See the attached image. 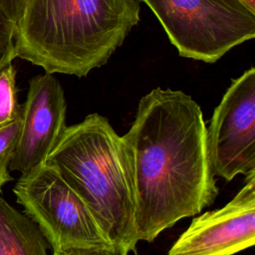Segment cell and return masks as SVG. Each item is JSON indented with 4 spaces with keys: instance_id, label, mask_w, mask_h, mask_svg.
Masks as SVG:
<instances>
[{
    "instance_id": "obj_11",
    "label": "cell",
    "mask_w": 255,
    "mask_h": 255,
    "mask_svg": "<svg viewBox=\"0 0 255 255\" xmlns=\"http://www.w3.org/2000/svg\"><path fill=\"white\" fill-rule=\"evenodd\" d=\"M22 125L21 113L10 123L0 126V189L13 180L9 173V164L14 153Z\"/></svg>"
},
{
    "instance_id": "obj_1",
    "label": "cell",
    "mask_w": 255,
    "mask_h": 255,
    "mask_svg": "<svg viewBox=\"0 0 255 255\" xmlns=\"http://www.w3.org/2000/svg\"><path fill=\"white\" fill-rule=\"evenodd\" d=\"M129 162L135 240L152 242L217 197L200 106L187 94L155 88L141 97L123 136Z\"/></svg>"
},
{
    "instance_id": "obj_12",
    "label": "cell",
    "mask_w": 255,
    "mask_h": 255,
    "mask_svg": "<svg viewBox=\"0 0 255 255\" xmlns=\"http://www.w3.org/2000/svg\"><path fill=\"white\" fill-rule=\"evenodd\" d=\"M15 34L16 24L0 4V69L12 63L16 58Z\"/></svg>"
},
{
    "instance_id": "obj_4",
    "label": "cell",
    "mask_w": 255,
    "mask_h": 255,
    "mask_svg": "<svg viewBox=\"0 0 255 255\" xmlns=\"http://www.w3.org/2000/svg\"><path fill=\"white\" fill-rule=\"evenodd\" d=\"M155 15L179 56L212 64L255 37V11L242 0H138Z\"/></svg>"
},
{
    "instance_id": "obj_13",
    "label": "cell",
    "mask_w": 255,
    "mask_h": 255,
    "mask_svg": "<svg viewBox=\"0 0 255 255\" xmlns=\"http://www.w3.org/2000/svg\"><path fill=\"white\" fill-rule=\"evenodd\" d=\"M127 248L119 245L91 248H68L53 250V255H128Z\"/></svg>"
},
{
    "instance_id": "obj_15",
    "label": "cell",
    "mask_w": 255,
    "mask_h": 255,
    "mask_svg": "<svg viewBox=\"0 0 255 255\" xmlns=\"http://www.w3.org/2000/svg\"><path fill=\"white\" fill-rule=\"evenodd\" d=\"M251 10L255 11V0H242Z\"/></svg>"
},
{
    "instance_id": "obj_8",
    "label": "cell",
    "mask_w": 255,
    "mask_h": 255,
    "mask_svg": "<svg viewBox=\"0 0 255 255\" xmlns=\"http://www.w3.org/2000/svg\"><path fill=\"white\" fill-rule=\"evenodd\" d=\"M66 115L64 90L54 74L45 73L30 79L9 170L24 174L43 164L67 127Z\"/></svg>"
},
{
    "instance_id": "obj_10",
    "label": "cell",
    "mask_w": 255,
    "mask_h": 255,
    "mask_svg": "<svg viewBox=\"0 0 255 255\" xmlns=\"http://www.w3.org/2000/svg\"><path fill=\"white\" fill-rule=\"evenodd\" d=\"M21 113L17 102L16 69L12 63L0 69V126L13 121Z\"/></svg>"
},
{
    "instance_id": "obj_7",
    "label": "cell",
    "mask_w": 255,
    "mask_h": 255,
    "mask_svg": "<svg viewBox=\"0 0 255 255\" xmlns=\"http://www.w3.org/2000/svg\"><path fill=\"white\" fill-rule=\"evenodd\" d=\"M255 243V171L223 207L192 219L167 255H233Z\"/></svg>"
},
{
    "instance_id": "obj_2",
    "label": "cell",
    "mask_w": 255,
    "mask_h": 255,
    "mask_svg": "<svg viewBox=\"0 0 255 255\" xmlns=\"http://www.w3.org/2000/svg\"><path fill=\"white\" fill-rule=\"evenodd\" d=\"M139 10L138 0H27L16 57L49 74L86 77L123 45Z\"/></svg>"
},
{
    "instance_id": "obj_14",
    "label": "cell",
    "mask_w": 255,
    "mask_h": 255,
    "mask_svg": "<svg viewBox=\"0 0 255 255\" xmlns=\"http://www.w3.org/2000/svg\"><path fill=\"white\" fill-rule=\"evenodd\" d=\"M26 2L27 0H0L3 9L16 25L22 16Z\"/></svg>"
},
{
    "instance_id": "obj_5",
    "label": "cell",
    "mask_w": 255,
    "mask_h": 255,
    "mask_svg": "<svg viewBox=\"0 0 255 255\" xmlns=\"http://www.w3.org/2000/svg\"><path fill=\"white\" fill-rule=\"evenodd\" d=\"M13 192L53 250L114 245L85 202L51 166L43 163L22 174Z\"/></svg>"
},
{
    "instance_id": "obj_6",
    "label": "cell",
    "mask_w": 255,
    "mask_h": 255,
    "mask_svg": "<svg viewBox=\"0 0 255 255\" xmlns=\"http://www.w3.org/2000/svg\"><path fill=\"white\" fill-rule=\"evenodd\" d=\"M213 173L231 181L255 171V68L236 79L214 109L207 128Z\"/></svg>"
},
{
    "instance_id": "obj_9",
    "label": "cell",
    "mask_w": 255,
    "mask_h": 255,
    "mask_svg": "<svg viewBox=\"0 0 255 255\" xmlns=\"http://www.w3.org/2000/svg\"><path fill=\"white\" fill-rule=\"evenodd\" d=\"M38 225L0 195V255H49Z\"/></svg>"
},
{
    "instance_id": "obj_3",
    "label": "cell",
    "mask_w": 255,
    "mask_h": 255,
    "mask_svg": "<svg viewBox=\"0 0 255 255\" xmlns=\"http://www.w3.org/2000/svg\"><path fill=\"white\" fill-rule=\"evenodd\" d=\"M45 164L85 202L114 245L135 252L134 200L123 137L98 113L66 127Z\"/></svg>"
}]
</instances>
